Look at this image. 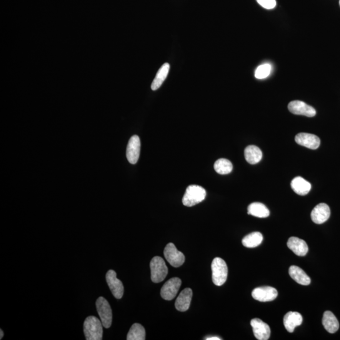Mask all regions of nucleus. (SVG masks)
<instances>
[{
	"instance_id": "1",
	"label": "nucleus",
	"mask_w": 340,
	"mask_h": 340,
	"mask_svg": "<svg viewBox=\"0 0 340 340\" xmlns=\"http://www.w3.org/2000/svg\"><path fill=\"white\" fill-rule=\"evenodd\" d=\"M103 324L96 316L87 317L84 322V334L87 340H101L103 337Z\"/></svg>"
},
{
	"instance_id": "2",
	"label": "nucleus",
	"mask_w": 340,
	"mask_h": 340,
	"mask_svg": "<svg viewBox=\"0 0 340 340\" xmlns=\"http://www.w3.org/2000/svg\"><path fill=\"white\" fill-rule=\"evenodd\" d=\"M206 197V191L203 187L192 185L187 187L182 202L185 206L192 207L201 203Z\"/></svg>"
},
{
	"instance_id": "3",
	"label": "nucleus",
	"mask_w": 340,
	"mask_h": 340,
	"mask_svg": "<svg viewBox=\"0 0 340 340\" xmlns=\"http://www.w3.org/2000/svg\"><path fill=\"white\" fill-rule=\"evenodd\" d=\"M212 281L217 286H221L226 282L228 269L226 262L221 258H215L212 262Z\"/></svg>"
},
{
	"instance_id": "4",
	"label": "nucleus",
	"mask_w": 340,
	"mask_h": 340,
	"mask_svg": "<svg viewBox=\"0 0 340 340\" xmlns=\"http://www.w3.org/2000/svg\"><path fill=\"white\" fill-rule=\"evenodd\" d=\"M151 281L154 283H159L166 278L168 270L164 260L159 257H154L150 263Z\"/></svg>"
},
{
	"instance_id": "5",
	"label": "nucleus",
	"mask_w": 340,
	"mask_h": 340,
	"mask_svg": "<svg viewBox=\"0 0 340 340\" xmlns=\"http://www.w3.org/2000/svg\"><path fill=\"white\" fill-rule=\"evenodd\" d=\"M96 307L104 327L109 328L112 322V311L109 302L104 297H100L97 300Z\"/></svg>"
},
{
	"instance_id": "6",
	"label": "nucleus",
	"mask_w": 340,
	"mask_h": 340,
	"mask_svg": "<svg viewBox=\"0 0 340 340\" xmlns=\"http://www.w3.org/2000/svg\"><path fill=\"white\" fill-rule=\"evenodd\" d=\"M165 259L169 264L174 267H180L184 264L186 261L185 255L177 249L174 243L167 244L164 249Z\"/></svg>"
},
{
	"instance_id": "7",
	"label": "nucleus",
	"mask_w": 340,
	"mask_h": 340,
	"mask_svg": "<svg viewBox=\"0 0 340 340\" xmlns=\"http://www.w3.org/2000/svg\"><path fill=\"white\" fill-rule=\"evenodd\" d=\"M182 281L177 277H174L167 281L161 289V296L166 301L174 299L181 288Z\"/></svg>"
},
{
	"instance_id": "8",
	"label": "nucleus",
	"mask_w": 340,
	"mask_h": 340,
	"mask_svg": "<svg viewBox=\"0 0 340 340\" xmlns=\"http://www.w3.org/2000/svg\"><path fill=\"white\" fill-rule=\"evenodd\" d=\"M107 283L114 297L121 299L124 295V287L122 282L117 279L116 272L110 270L106 274Z\"/></svg>"
},
{
	"instance_id": "9",
	"label": "nucleus",
	"mask_w": 340,
	"mask_h": 340,
	"mask_svg": "<svg viewBox=\"0 0 340 340\" xmlns=\"http://www.w3.org/2000/svg\"><path fill=\"white\" fill-rule=\"evenodd\" d=\"M252 297L260 302L274 301L278 296V292L274 287L265 286L257 287L252 292Z\"/></svg>"
},
{
	"instance_id": "10",
	"label": "nucleus",
	"mask_w": 340,
	"mask_h": 340,
	"mask_svg": "<svg viewBox=\"0 0 340 340\" xmlns=\"http://www.w3.org/2000/svg\"><path fill=\"white\" fill-rule=\"evenodd\" d=\"M288 109L291 113L299 116L312 117L316 116V111L313 107L309 106L304 102L294 101L290 102Z\"/></svg>"
},
{
	"instance_id": "11",
	"label": "nucleus",
	"mask_w": 340,
	"mask_h": 340,
	"mask_svg": "<svg viewBox=\"0 0 340 340\" xmlns=\"http://www.w3.org/2000/svg\"><path fill=\"white\" fill-rule=\"evenodd\" d=\"M140 149H141V141L139 137L134 135L130 139L127 147L126 156L130 163L134 164L138 161Z\"/></svg>"
},
{
	"instance_id": "12",
	"label": "nucleus",
	"mask_w": 340,
	"mask_h": 340,
	"mask_svg": "<svg viewBox=\"0 0 340 340\" xmlns=\"http://www.w3.org/2000/svg\"><path fill=\"white\" fill-rule=\"evenodd\" d=\"M251 326L255 337L259 340H267L271 336V328L268 324L258 318L252 319Z\"/></svg>"
},
{
	"instance_id": "13",
	"label": "nucleus",
	"mask_w": 340,
	"mask_h": 340,
	"mask_svg": "<svg viewBox=\"0 0 340 340\" xmlns=\"http://www.w3.org/2000/svg\"><path fill=\"white\" fill-rule=\"evenodd\" d=\"M331 214L330 209L327 204L321 203L317 205L311 212V219L314 223L321 224L328 220Z\"/></svg>"
},
{
	"instance_id": "14",
	"label": "nucleus",
	"mask_w": 340,
	"mask_h": 340,
	"mask_svg": "<svg viewBox=\"0 0 340 340\" xmlns=\"http://www.w3.org/2000/svg\"><path fill=\"white\" fill-rule=\"evenodd\" d=\"M295 141L301 146L311 149L318 148L321 141L318 137L314 134L308 133H299L295 137Z\"/></svg>"
},
{
	"instance_id": "15",
	"label": "nucleus",
	"mask_w": 340,
	"mask_h": 340,
	"mask_svg": "<svg viewBox=\"0 0 340 340\" xmlns=\"http://www.w3.org/2000/svg\"><path fill=\"white\" fill-rule=\"evenodd\" d=\"M287 246L299 257H304L308 252V246L303 239L297 237H291L287 242Z\"/></svg>"
},
{
	"instance_id": "16",
	"label": "nucleus",
	"mask_w": 340,
	"mask_h": 340,
	"mask_svg": "<svg viewBox=\"0 0 340 340\" xmlns=\"http://www.w3.org/2000/svg\"><path fill=\"white\" fill-rule=\"evenodd\" d=\"M192 295L193 292L191 289L186 288L183 290L176 300V309L181 312L187 311L191 306Z\"/></svg>"
},
{
	"instance_id": "17",
	"label": "nucleus",
	"mask_w": 340,
	"mask_h": 340,
	"mask_svg": "<svg viewBox=\"0 0 340 340\" xmlns=\"http://www.w3.org/2000/svg\"><path fill=\"white\" fill-rule=\"evenodd\" d=\"M302 320V315L298 312L290 311L284 317V326L289 332H293L297 326L301 325Z\"/></svg>"
},
{
	"instance_id": "18",
	"label": "nucleus",
	"mask_w": 340,
	"mask_h": 340,
	"mask_svg": "<svg viewBox=\"0 0 340 340\" xmlns=\"http://www.w3.org/2000/svg\"><path fill=\"white\" fill-rule=\"evenodd\" d=\"M292 190L299 196H306L311 189V184L301 177H297L291 182Z\"/></svg>"
},
{
	"instance_id": "19",
	"label": "nucleus",
	"mask_w": 340,
	"mask_h": 340,
	"mask_svg": "<svg viewBox=\"0 0 340 340\" xmlns=\"http://www.w3.org/2000/svg\"><path fill=\"white\" fill-rule=\"evenodd\" d=\"M289 275L295 281L302 286H308L311 284V279L303 270L297 266H291L289 268Z\"/></svg>"
},
{
	"instance_id": "20",
	"label": "nucleus",
	"mask_w": 340,
	"mask_h": 340,
	"mask_svg": "<svg viewBox=\"0 0 340 340\" xmlns=\"http://www.w3.org/2000/svg\"><path fill=\"white\" fill-rule=\"evenodd\" d=\"M322 324L329 333H334L338 330L339 327L338 321L331 311L324 312L322 317Z\"/></svg>"
},
{
	"instance_id": "21",
	"label": "nucleus",
	"mask_w": 340,
	"mask_h": 340,
	"mask_svg": "<svg viewBox=\"0 0 340 340\" xmlns=\"http://www.w3.org/2000/svg\"><path fill=\"white\" fill-rule=\"evenodd\" d=\"M262 150L259 147L250 145L244 150V157L246 161L251 164L258 163L262 159Z\"/></svg>"
},
{
	"instance_id": "22",
	"label": "nucleus",
	"mask_w": 340,
	"mask_h": 340,
	"mask_svg": "<svg viewBox=\"0 0 340 340\" xmlns=\"http://www.w3.org/2000/svg\"><path fill=\"white\" fill-rule=\"evenodd\" d=\"M247 214L259 218H266L269 216L270 211L264 204L260 202H254L247 207Z\"/></svg>"
},
{
	"instance_id": "23",
	"label": "nucleus",
	"mask_w": 340,
	"mask_h": 340,
	"mask_svg": "<svg viewBox=\"0 0 340 340\" xmlns=\"http://www.w3.org/2000/svg\"><path fill=\"white\" fill-rule=\"evenodd\" d=\"M169 67L170 66L168 63H164L160 67L153 81L152 82L151 89L152 91H156L161 87L164 80L166 79L167 74H168Z\"/></svg>"
},
{
	"instance_id": "24",
	"label": "nucleus",
	"mask_w": 340,
	"mask_h": 340,
	"mask_svg": "<svg viewBox=\"0 0 340 340\" xmlns=\"http://www.w3.org/2000/svg\"><path fill=\"white\" fill-rule=\"evenodd\" d=\"M263 239V235L261 232H253L245 236L242 240V243L246 247H255L262 243Z\"/></svg>"
},
{
	"instance_id": "25",
	"label": "nucleus",
	"mask_w": 340,
	"mask_h": 340,
	"mask_svg": "<svg viewBox=\"0 0 340 340\" xmlns=\"http://www.w3.org/2000/svg\"><path fill=\"white\" fill-rule=\"evenodd\" d=\"M146 339V331L144 327L139 323H134L127 334V340H144Z\"/></svg>"
},
{
	"instance_id": "26",
	"label": "nucleus",
	"mask_w": 340,
	"mask_h": 340,
	"mask_svg": "<svg viewBox=\"0 0 340 340\" xmlns=\"http://www.w3.org/2000/svg\"><path fill=\"white\" fill-rule=\"evenodd\" d=\"M214 169L220 175H227L231 173L232 170V164L229 160L227 159H219L214 163Z\"/></svg>"
},
{
	"instance_id": "27",
	"label": "nucleus",
	"mask_w": 340,
	"mask_h": 340,
	"mask_svg": "<svg viewBox=\"0 0 340 340\" xmlns=\"http://www.w3.org/2000/svg\"><path fill=\"white\" fill-rule=\"evenodd\" d=\"M272 71V66L270 64H264L257 67L254 72L256 78L262 79L268 77Z\"/></svg>"
},
{
	"instance_id": "28",
	"label": "nucleus",
	"mask_w": 340,
	"mask_h": 340,
	"mask_svg": "<svg viewBox=\"0 0 340 340\" xmlns=\"http://www.w3.org/2000/svg\"><path fill=\"white\" fill-rule=\"evenodd\" d=\"M260 6L267 10L274 9L276 7V0H257Z\"/></svg>"
},
{
	"instance_id": "29",
	"label": "nucleus",
	"mask_w": 340,
	"mask_h": 340,
	"mask_svg": "<svg viewBox=\"0 0 340 340\" xmlns=\"http://www.w3.org/2000/svg\"><path fill=\"white\" fill-rule=\"evenodd\" d=\"M206 340H221L222 339L221 338H220L219 337L217 336H212V337H208L206 338Z\"/></svg>"
},
{
	"instance_id": "30",
	"label": "nucleus",
	"mask_w": 340,
	"mask_h": 340,
	"mask_svg": "<svg viewBox=\"0 0 340 340\" xmlns=\"http://www.w3.org/2000/svg\"><path fill=\"white\" fill-rule=\"evenodd\" d=\"M0 334H1V336H0V339H2L3 338V337L4 336V332L3 331H2V329H0Z\"/></svg>"
},
{
	"instance_id": "31",
	"label": "nucleus",
	"mask_w": 340,
	"mask_h": 340,
	"mask_svg": "<svg viewBox=\"0 0 340 340\" xmlns=\"http://www.w3.org/2000/svg\"><path fill=\"white\" fill-rule=\"evenodd\" d=\"M339 6H340V0H339Z\"/></svg>"
}]
</instances>
